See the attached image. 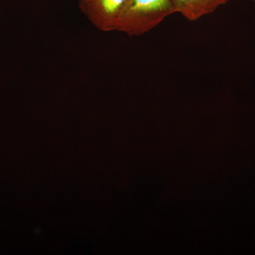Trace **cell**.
Instances as JSON below:
<instances>
[{"mask_svg": "<svg viewBox=\"0 0 255 255\" xmlns=\"http://www.w3.org/2000/svg\"><path fill=\"white\" fill-rule=\"evenodd\" d=\"M253 1H255V0H253Z\"/></svg>", "mask_w": 255, "mask_h": 255, "instance_id": "cell-4", "label": "cell"}, {"mask_svg": "<svg viewBox=\"0 0 255 255\" xmlns=\"http://www.w3.org/2000/svg\"><path fill=\"white\" fill-rule=\"evenodd\" d=\"M174 13L171 0H125L117 31L129 36H141Z\"/></svg>", "mask_w": 255, "mask_h": 255, "instance_id": "cell-1", "label": "cell"}, {"mask_svg": "<svg viewBox=\"0 0 255 255\" xmlns=\"http://www.w3.org/2000/svg\"><path fill=\"white\" fill-rule=\"evenodd\" d=\"M125 0H79L82 14L101 31H117Z\"/></svg>", "mask_w": 255, "mask_h": 255, "instance_id": "cell-2", "label": "cell"}, {"mask_svg": "<svg viewBox=\"0 0 255 255\" xmlns=\"http://www.w3.org/2000/svg\"><path fill=\"white\" fill-rule=\"evenodd\" d=\"M231 0H171L174 12L179 13L190 21L211 14L220 6Z\"/></svg>", "mask_w": 255, "mask_h": 255, "instance_id": "cell-3", "label": "cell"}]
</instances>
